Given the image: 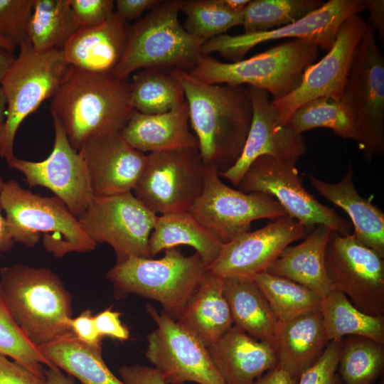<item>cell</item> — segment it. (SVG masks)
Listing matches in <instances>:
<instances>
[{
    "label": "cell",
    "instance_id": "obj_1",
    "mask_svg": "<svg viewBox=\"0 0 384 384\" xmlns=\"http://www.w3.org/2000/svg\"><path fill=\"white\" fill-rule=\"evenodd\" d=\"M169 73L183 87L205 169L228 170L240 158L251 124L248 86L208 84L181 70Z\"/></svg>",
    "mask_w": 384,
    "mask_h": 384
},
{
    "label": "cell",
    "instance_id": "obj_2",
    "mask_svg": "<svg viewBox=\"0 0 384 384\" xmlns=\"http://www.w3.org/2000/svg\"><path fill=\"white\" fill-rule=\"evenodd\" d=\"M51 99L52 118L77 151L89 138L120 132L134 110L127 80L72 66Z\"/></svg>",
    "mask_w": 384,
    "mask_h": 384
},
{
    "label": "cell",
    "instance_id": "obj_3",
    "mask_svg": "<svg viewBox=\"0 0 384 384\" xmlns=\"http://www.w3.org/2000/svg\"><path fill=\"white\" fill-rule=\"evenodd\" d=\"M0 291L16 324L38 348L71 332L72 297L49 268H0Z\"/></svg>",
    "mask_w": 384,
    "mask_h": 384
},
{
    "label": "cell",
    "instance_id": "obj_4",
    "mask_svg": "<svg viewBox=\"0 0 384 384\" xmlns=\"http://www.w3.org/2000/svg\"><path fill=\"white\" fill-rule=\"evenodd\" d=\"M0 200L14 242L32 247L42 238L45 249L57 258L97 247L78 218L55 196L33 193L11 179L4 182Z\"/></svg>",
    "mask_w": 384,
    "mask_h": 384
},
{
    "label": "cell",
    "instance_id": "obj_5",
    "mask_svg": "<svg viewBox=\"0 0 384 384\" xmlns=\"http://www.w3.org/2000/svg\"><path fill=\"white\" fill-rule=\"evenodd\" d=\"M182 0L161 1L129 28L127 46L112 75L126 80L142 69L190 72L205 41L188 33L178 20Z\"/></svg>",
    "mask_w": 384,
    "mask_h": 384
},
{
    "label": "cell",
    "instance_id": "obj_6",
    "mask_svg": "<svg viewBox=\"0 0 384 384\" xmlns=\"http://www.w3.org/2000/svg\"><path fill=\"white\" fill-rule=\"evenodd\" d=\"M319 47L294 39L277 44L245 60L224 63L201 55L188 72L208 84L246 85L267 91L273 100L282 98L300 84L306 69L316 63Z\"/></svg>",
    "mask_w": 384,
    "mask_h": 384
},
{
    "label": "cell",
    "instance_id": "obj_7",
    "mask_svg": "<svg viewBox=\"0 0 384 384\" xmlns=\"http://www.w3.org/2000/svg\"><path fill=\"white\" fill-rule=\"evenodd\" d=\"M206 267L196 252L184 255L176 247L159 259L131 257L116 262L107 273L114 295L134 294L158 302L176 320L197 289Z\"/></svg>",
    "mask_w": 384,
    "mask_h": 384
},
{
    "label": "cell",
    "instance_id": "obj_8",
    "mask_svg": "<svg viewBox=\"0 0 384 384\" xmlns=\"http://www.w3.org/2000/svg\"><path fill=\"white\" fill-rule=\"evenodd\" d=\"M19 48L0 84L6 102V119L0 129V156L6 161L15 156V137L22 122L55 95L70 68L61 49L37 52L28 40Z\"/></svg>",
    "mask_w": 384,
    "mask_h": 384
},
{
    "label": "cell",
    "instance_id": "obj_9",
    "mask_svg": "<svg viewBox=\"0 0 384 384\" xmlns=\"http://www.w3.org/2000/svg\"><path fill=\"white\" fill-rule=\"evenodd\" d=\"M342 99L358 122V149L371 162L384 152V58L369 23L356 48Z\"/></svg>",
    "mask_w": 384,
    "mask_h": 384
},
{
    "label": "cell",
    "instance_id": "obj_10",
    "mask_svg": "<svg viewBox=\"0 0 384 384\" xmlns=\"http://www.w3.org/2000/svg\"><path fill=\"white\" fill-rule=\"evenodd\" d=\"M205 174L198 148L149 153L132 193L156 215L188 211L203 189Z\"/></svg>",
    "mask_w": 384,
    "mask_h": 384
},
{
    "label": "cell",
    "instance_id": "obj_11",
    "mask_svg": "<svg viewBox=\"0 0 384 384\" xmlns=\"http://www.w3.org/2000/svg\"><path fill=\"white\" fill-rule=\"evenodd\" d=\"M157 218L129 192L95 196L78 219L87 235L97 244L110 245L121 262L131 257L151 258L149 240Z\"/></svg>",
    "mask_w": 384,
    "mask_h": 384
},
{
    "label": "cell",
    "instance_id": "obj_12",
    "mask_svg": "<svg viewBox=\"0 0 384 384\" xmlns=\"http://www.w3.org/2000/svg\"><path fill=\"white\" fill-rule=\"evenodd\" d=\"M296 163L263 155L247 168L238 185L246 193H262L274 198L286 211L311 231L324 225L341 235L351 234V223L321 204L303 186Z\"/></svg>",
    "mask_w": 384,
    "mask_h": 384
},
{
    "label": "cell",
    "instance_id": "obj_13",
    "mask_svg": "<svg viewBox=\"0 0 384 384\" xmlns=\"http://www.w3.org/2000/svg\"><path fill=\"white\" fill-rule=\"evenodd\" d=\"M188 211L223 244L250 231L255 220L287 215L272 196L232 188L216 171L206 169L203 189Z\"/></svg>",
    "mask_w": 384,
    "mask_h": 384
},
{
    "label": "cell",
    "instance_id": "obj_14",
    "mask_svg": "<svg viewBox=\"0 0 384 384\" xmlns=\"http://www.w3.org/2000/svg\"><path fill=\"white\" fill-rule=\"evenodd\" d=\"M146 311L156 329L146 337V357L166 384H225L206 346L164 311Z\"/></svg>",
    "mask_w": 384,
    "mask_h": 384
},
{
    "label": "cell",
    "instance_id": "obj_15",
    "mask_svg": "<svg viewBox=\"0 0 384 384\" xmlns=\"http://www.w3.org/2000/svg\"><path fill=\"white\" fill-rule=\"evenodd\" d=\"M384 258L358 242L353 233L332 230L325 265L333 289L364 313L384 315Z\"/></svg>",
    "mask_w": 384,
    "mask_h": 384
},
{
    "label": "cell",
    "instance_id": "obj_16",
    "mask_svg": "<svg viewBox=\"0 0 384 384\" xmlns=\"http://www.w3.org/2000/svg\"><path fill=\"white\" fill-rule=\"evenodd\" d=\"M366 10L363 0H329L318 9L298 21L278 28L260 33L236 36L222 34L202 45V55L218 53L233 62L242 60L253 47L269 41L281 38L303 40L329 51L343 22L354 14Z\"/></svg>",
    "mask_w": 384,
    "mask_h": 384
},
{
    "label": "cell",
    "instance_id": "obj_17",
    "mask_svg": "<svg viewBox=\"0 0 384 384\" xmlns=\"http://www.w3.org/2000/svg\"><path fill=\"white\" fill-rule=\"evenodd\" d=\"M366 26L358 14L346 19L331 48L306 69L299 86L286 96L272 100L282 124H286L292 114L308 101L321 97L342 99L354 52Z\"/></svg>",
    "mask_w": 384,
    "mask_h": 384
},
{
    "label": "cell",
    "instance_id": "obj_18",
    "mask_svg": "<svg viewBox=\"0 0 384 384\" xmlns=\"http://www.w3.org/2000/svg\"><path fill=\"white\" fill-rule=\"evenodd\" d=\"M53 121L54 144L46 159L32 161L14 156L6 162L10 168L24 176L30 187L48 188L78 218L95 196L85 161L70 145L60 124L55 119Z\"/></svg>",
    "mask_w": 384,
    "mask_h": 384
},
{
    "label": "cell",
    "instance_id": "obj_19",
    "mask_svg": "<svg viewBox=\"0 0 384 384\" xmlns=\"http://www.w3.org/2000/svg\"><path fill=\"white\" fill-rule=\"evenodd\" d=\"M309 232L287 215L278 218L262 228L244 233L224 244L206 270L222 278L254 279L266 272L285 247Z\"/></svg>",
    "mask_w": 384,
    "mask_h": 384
},
{
    "label": "cell",
    "instance_id": "obj_20",
    "mask_svg": "<svg viewBox=\"0 0 384 384\" xmlns=\"http://www.w3.org/2000/svg\"><path fill=\"white\" fill-rule=\"evenodd\" d=\"M252 121L242 154L235 164L219 176L238 186L250 165L266 155L282 161L297 163L306 152L304 138L287 124H282L265 90L248 86Z\"/></svg>",
    "mask_w": 384,
    "mask_h": 384
},
{
    "label": "cell",
    "instance_id": "obj_21",
    "mask_svg": "<svg viewBox=\"0 0 384 384\" xmlns=\"http://www.w3.org/2000/svg\"><path fill=\"white\" fill-rule=\"evenodd\" d=\"M78 152L95 196L132 192L146 162V155L130 146L120 132L89 138Z\"/></svg>",
    "mask_w": 384,
    "mask_h": 384
},
{
    "label": "cell",
    "instance_id": "obj_22",
    "mask_svg": "<svg viewBox=\"0 0 384 384\" xmlns=\"http://www.w3.org/2000/svg\"><path fill=\"white\" fill-rule=\"evenodd\" d=\"M129 27L115 11L105 21L78 29L62 48L67 63L98 74H112L124 53Z\"/></svg>",
    "mask_w": 384,
    "mask_h": 384
},
{
    "label": "cell",
    "instance_id": "obj_23",
    "mask_svg": "<svg viewBox=\"0 0 384 384\" xmlns=\"http://www.w3.org/2000/svg\"><path fill=\"white\" fill-rule=\"evenodd\" d=\"M207 348L225 384H253L277 365L270 341L257 340L235 326Z\"/></svg>",
    "mask_w": 384,
    "mask_h": 384
},
{
    "label": "cell",
    "instance_id": "obj_24",
    "mask_svg": "<svg viewBox=\"0 0 384 384\" xmlns=\"http://www.w3.org/2000/svg\"><path fill=\"white\" fill-rule=\"evenodd\" d=\"M186 102L173 110L156 114L133 110L120 132L134 149L144 152L198 148V140L189 129Z\"/></svg>",
    "mask_w": 384,
    "mask_h": 384
},
{
    "label": "cell",
    "instance_id": "obj_25",
    "mask_svg": "<svg viewBox=\"0 0 384 384\" xmlns=\"http://www.w3.org/2000/svg\"><path fill=\"white\" fill-rule=\"evenodd\" d=\"M270 343L277 365L299 379L318 360L329 343L320 311L277 321Z\"/></svg>",
    "mask_w": 384,
    "mask_h": 384
},
{
    "label": "cell",
    "instance_id": "obj_26",
    "mask_svg": "<svg viewBox=\"0 0 384 384\" xmlns=\"http://www.w3.org/2000/svg\"><path fill=\"white\" fill-rule=\"evenodd\" d=\"M331 232L329 227L317 225L302 242L285 247L267 272L298 283L323 298L333 289L325 265Z\"/></svg>",
    "mask_w": 384,
    "mask_h": 384
},
{
    "label": "cell",
    "instance_id": "obj_27",
    "mask_svg": "<svg viewBox=\"0 0 384 384\" xmlns=\"http://www.w3.org/2000/svg\"><path fill=\"white\" fill-rule=\"evenodd\" d=\"M309 178L322 196L348 214L356 240L384 258V214L368 198L357 192L351 164L338 183H327L312 175Z\"/></svg>",
    "mask_w": 384,
    "mask_h": 384
},
{
    "label": "cell",
    "instance_id": "obj_28",
    "mask_svg": "<svg viewBox=\"0 0 384 384\" xmlns=\"http://www.w3.org/2000/svg\"><path fill=\"white\" fill-rule=\"evenodd\" d=\"M176 321L207 347L218 341L233 326L223 278L206 270Z\"/></svg>",
    "mask_w": 384,
    "mask_h": 384
},
{
    "label": "cell",
    "instance_id": "obj_29",
    "mask_svg": "<svg viewBox=\"0 0 384 384\" xmlns=\"http://www.w3.org/2000/svg\"><path fill=\"white\" fill-rule=\"evenodd\" d=\"M38 349L53 366L82 384H125L106 365L102 345L86 344L72 331Z\"/></svg>",
    "mask_w": 384,
    "mask_h": 384
},
{
    "label": "cell",
    "instance_id": "obj_30",
    "mask_svg": "<svg viewBox=\"0 0 384 384\" xmlns=\"http://www.w3.org/2000/svg\"><path fill=\"white\" fill-rule=\"evenodd\" d=\"M183 245L196 250L206 269L218 257L224 245L188 211L158 215L149 240L151 258L163 250Z\"/></svg>",
    "mask_w": 384,
    "mask_h": 384
},
{
    "label": "cell",
    "instance_id": "obj_31",
    "mask_svg": "<svg viewBox=\"0 0 384 384\" xmlns=\"http://www.w3.org/2000/svg\"><path fill=\"white\" fill-rule=\"evenodd\" d=\"M223 289L233 326L270 342L278 321L254 279L223 278Z\"/></svg>",
    "mask_w": 384,
    "mask_h": 384
},
{
    "label": "cell",
    "instance_id": "obj_32",
    "mask_svg": "<svg viewBox=\"0 0 384 384\" xmlns=\"http://www.w3.org/2000/svg\"><path fill=\"white\" fill-rule=\"evenodd\" d=\"M319 311L329 342L361 336L384 345V316L363 312L341 292L333 289L321 298Z\"/></svg>",
    "mask_w": 384,
    "mask_h": 384
},
{
    "label": "cell",
    "instance_id": "obj_33",
    "mask_svg": "<svg viewBox=\"0 0 384 384\" xmlns=\"http://www.w3.org/2000/svg\"><path fill=\"white\" fill-rule=\"evenodd\" d=\"M78 30L69 0H33L27 40L34 50H62Z\"/></svg>",
    "mask_w": 384,
    "mask_h": 384
},
{
    "label": "cell",
    "instance_id": "obj_34",
    "mask_svg": "<svg viewBox=\"0 0 384 384\" xmlns=\"http://www.w3.org/2000/svg\"><path fill=\"white\" fill-rule=\"evenodd\" d=\"M286 124L298 134L324 127L345 139L356 142L359 137L356 115L343 99L321 97L308 101L292 114Z\"/></svg>",
    "mask_w": 384,
    "mask_h": 384
},
{
    "label": "cell",
    "instance_id": "obj_35",
    "mask_svg": "<svg viewBox=\"0 0 384 384\" xmlns=\"http://www.w3.org/2000/svg\"><path fill=\"white\" fill-rule=\"evenodd\" d=\"M129 99L134 110L147 114L169 112L186 101L183 87L174 76L152 69H142L133 75Z\"/></svg>",
    "mask_w": 384,
    "mask_h": 384
},
{
    "label": "cell",
    "instance_id": "obj_36",
    "mask_svg": "<svg viewBox=\"0 0 384 384\" xmlns=\"http://www.w3.org/2000/svg\"><path fill=\"white\" fill-rule=\"evenodd\" d=\"M278 321L319 311L321 298L309 289L268 272L254 278Z\"/></svg>",
    "mask_w": 384,
    "mask_h": 384
},
{
    "label": "cell",
    "instance_id": "obj_37",
    "mask_svg": "<svg viewBox=\"0 0 384 384\" xmlns=\"http://www.w3.org/2000/svg\"><path fill=\"white\" fill-rule=\"evenodd\" d=\"M384 368V345L361 336L342 339L337 371L344 384H373Z\"/></svg>",
    "mask_w": 384,
    "mask_h": 384
},
{
    "label": "cell",
    "instance_id": "obj_38",
    "mask_svg": "<svg viewBox=\"0 0 384 384\" xmlns=\"http://www.w3.org/2000/svg\"><path fill=\"white\" fill-rule=\"evenodd\" d=\"M321 0H250L244 10V33L265 32L294 23L320 8Z\"/></svg>",
    "mask_w": 384,
    "mask_h": 384
},
{
    "label": "cell",
    "instance_id": "obj_39",
    "mask_svg": "<svg viewBox=\"0 0 384 384\" xmlns=\"http://www.w3.org/2000/svg\"><path fill=\"white\" fill-rule=\"evenodd\" d=\"M181 11L186 16V31L205 42L243 22L244 11L230 10L222 0H182Z\"/></svg>",
    "mask_w": 384,
    "mask_h": 384
},
{
    "label": "cell",
    "instance_id": "obj_40",
    "mask_svg": "<svg viewBox=\"0 0 384 384\" xmlns=\"http://www.w3.org/2000/svg\"><path fill=\"white\" fill-rule=\"evenodd\" d=\"M0 355L11 358L37 375L44 378L43 365L55 368L26 338L14 321L0 291Z\"/></svg>",
    "mask_w": 384,
    "mask_h": 384
},
{
    "label": "cell",
    "instance_id": "obj_41",
    "mask_svg": "<svg viewBox=\"0 0 384 384\" xmlns=\"http://www.w3.org/2000/svg\"><path fill=\"white\" fill-rule=\"evenodd\" d=\"M33 0H0V35L19 46L27 40Z\"/></svg>",
    "mask_w": 384,
    "mask_h": 384
},
{
    "label": "cell",
    "instance_id": "obj_42",
    "mask_svg": "<svg viewBox=\"0 0 384 384\" xmlns=\"http://www.w3.org/2000/svg\"><path fill=\"white\" fill-rule=\"evenodd\" d=\"M342 340L329 341L318 360L299 376L297 384H342L337 374Z\"/></svg>",
    "mask_w": 384,
    "mask_h": 384
},
{
    "label": "cell",
    "instance_id": "obj_43",
    "mask_svg": "<svg viewBox=\"0 0 384 384\" xmlns=\"http://www.w3.org/2000/svg\"><path fill=\"white\" fill-rule=\"evenodd\" d=\"M69 4L78 29L99 25L114 11L112 0H69Z\"/></svg>",
    "mask_w": 384,
    "mask_h": 384
},
{
    "label": "cell",
    "instance_id": "obj_44",
    "mask_svg": "<svg viewBox=\"0 0 384 384\" xmlns=\"http://www.w3.org/2000/svg\"><path fill=\"white\" fill-rule=\"evenodd\" d=\"M0 384H46L41 378L20 363L0 355Z\"/></svg>",
    "mask_w": 384,
    "mask_h": 384
},
{
    "label": "cell",
    "instance_id": "obj_45",
    "mask_svg": "<svg viewBox=\"0 0 384 384\" xmlns=\"http://www.w3.org/2000/svg\"><path fill=\"white\" fill-rule=\"evenodd\" d=\"M120 315L119 311L108 308L94 316L97 331L102 338L110 336L122 341L129 339V329L122 324Z\"/></svg>",
    "mask_w": 384,
    "mask_h": 384
},
{
    "label": "cell",
    "instance_id": "obj_46",
    "mask_svg": "<svg viewBox=\"0 0 384 384\" xmlns=\"http://www.w3.org/2000/svg\"><path fill=\"white\" fill-rule=\"evenodd\" d=\"M70 328L82 342L90 346L102 345V337L97 331L94 316L90 309L83 311L79 316L72 319Z\"/></svg>",
    "mask_w": 384,
    "mask_h": 384
},
{
    "label": "cell",
    "instance_id": "obj_47",
    "mask_svg": "<svg viewBox=\"0 0 384 384\" xmlns=\"http://www.w3.org/2000/svg\"><path fill=\"white\" fill-rule=\"evenodd\" d=\"M119 373L125 384H166L154 368L147 366H123Z\"/></svg>",
    "mask_w": 384,
    "mask_h": 384
},
{
    "label": "cell",
    "instance_id": "obj_48",
    "mask_svg": "<svg viewBox=\"0 0 384 384\" xmlns=\"http://www.w3.org/2000/svg\"><path fill=\"white\" fill-rule=\"evenodd\" d=\"M159 0H117L115 12L125 21L139 17L145 11L152 9L161 3Z\"/></svg>",
    "mask_w": 384,
    "mask_h": 384
},
{
    "label": "cell",
    "instance_id": "obj_49",
    "mask_svg": "<svg viewBox=\"0 0 384 384\" xmlns=\"http://www.w3.org/2000/svg\"><path fill=\"white\" fill-rule=\"evenodd\" d=\"M366 9L369 12V24L377 31L382 43L384 42V1L363 0Z\"/></svg>",
    "mask_w": 384,
    "mask_h": 384
},
{
    "label": "cell",
    "instance_id": "obj_50",
    "mask_svg": "<svg viewBox=\"0 0 384 384\" xmlns=\"http://www.w3.org/2000/svg\"><path fill=\"white\" fill-rule=\"evenodd\" d=\"M298 379L277 365L256 379L253 384H297Z\"/></svg>",
    "mask_w": 384,
    "mask_h": 384
},
{
    "label": "cell",
    "instance_id": "obj_51",
    "mask_svg": "<svg viewBox=\"0 0 384 384\" xmlns=\"http://www.w3.org/2000/svg\"><path fill=\"white\" fill-rule=\"evenodd\" d=\"M4 182L0 174V196ZM1 210L0 200V252H6L12 248L14 242L7 228L5 218L2 215Z\"/></svg>",
    "mask_w": 384,
    "mask_h": 384
},
{
    "label": "cell",
    "instance_id": "obj_52",
    "mask_svg": "<svg viewBox=\"0 0 384 384\" xmlns=\"http://www.w3.org/2000/svg\"><path fill=\"white\" fill-rule=\"evenodd\" d=\"M46 384H77L73 377L65 375L58 368H47L44 370Z\"/></svg>",
    "mask_w": 384,
    "mask_h": 384
},
{
    "label": "cell",
    "instance_id": "obj_53",
    "mask_svg": "<svg viewBox=\"0 0 384 384\" xmlns=\"http://www.w3.org/2000/svg\"><path fill=\"white\" fill-rule=\"evenodd\" d=\"M15 58L13 53L0 46V84Z\"/></svg>",
    "mask_w": 384,
    "mask_h": 384
},
{
    "label": "cell",
    "instance_id": "obj_54",
    "mask_svg": "<svg viewBox=\"0 0 384 384\" xmlns=\"http://www.w3.org/2000/svg\"><path fill=\"white\" fill-rule=\"evenodd\" d=\"M250 0H222L223 3L230 10L234 12H242Z\"/></svg>",
    "mask_w": 384,
    "mask_h": 384
},
{
    "label": "cell",
    "instance_id": "obj_55",
    "mask_svg": "<svg viewBox=\"0 0 384 384\" xmlns=\"http://www.w3.org/2000/svg\"><path fill=\"white\" fill-rule=\"evenodd\" d=\"M6 115V102L0 88V129L5 122Z\"/></svg>",
    "mask_w": 384,
    "mask_h": 384
},
{
    "label": "cell",
    "instance_id": "obj_56",
    "mask_svg": "<svg viewBox=\"0 0 384 384\" xmlns=\"http://www.w3.org/2000/svg\"><path fill=\"white\" fill-rule=\"evenodd\" d=\"M0 46L13 53L16 46L9 41L0 35Z\"/></svg>",
    "mask_w": 384,
    "mask_h": 384
}]
</instances>
